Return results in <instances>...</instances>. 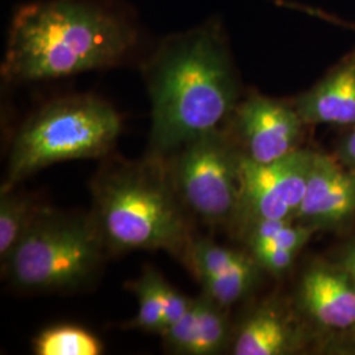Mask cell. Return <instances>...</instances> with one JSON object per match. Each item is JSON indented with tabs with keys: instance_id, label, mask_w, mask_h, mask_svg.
I'll use <instances>...</instances> for the list:
<instances>
[{
	"instance_id": "ba28073f",
	"label": "cell",
	"mask_w": 355,
	"mask_h": 355,
	"mask_svg": "<svg viewBox=\"0 0 355 355\" xmlns=\"http://www.w3.org/2000/svg\"><path fill=\"white\" fill-rule=\"evenodd\" d=\"M306 127L292 101L259 92L242 98L227 124L242 154L255 164H270L300 149Z\"/></svg>"
},
{
	"instance_id": "5bb4252c",
	"label": "cell",
	"mask_w": 355,
	"mask_h": 355,
	"mask_svg": "<svg viewBox=\"0 0 355 355\" xmlns=\"http://www.w3.org/2000/svg\"><path fill=\"white\" fill-rule=\"evenodd\" d=\"M240 233L249 248L270 245L300 253L318 230L295 220H258Z\"/></svg>"
},
{
	"instance_id": "30bf717a",
	"label": "cell",
	"mask_w": 355,
	"mask_h": 355,
	"mask_svg": "<svg viewBox=\"0 0 355 355\" xmlns=\"http://www.w3.org/2000/svg\"><path fill=\"white\" fill-rule=\"evenodd\" d=\"M354 220V171L343 166L336 155L315 152L295 221L320 232L345 228Z\"/></svg>"
},
{
	"instance_id": "e0dca14e",
	"label": "cell",
	"mask_w": 355,
	"mask_h": 355,
	"mask_svg": "<svg viewBox=\"0 0 355 355\" xmlns=\"http://www.w3.org/2000/svg\"><path fill=\"white\" fill-rule=\"evenodd\" d=\"M198 299V328L190 355L218 354L233 340L225 308L216 304L204 293Z\"/></svg>"
},
{
	"instance_id": "8992f818",
	"label": "cell",
	"mask_w": 355,
	"mask_h": 355,
	"mask_svg": "<svg viewBox=\"0 0 355 355\" xmlns=\"http://www.w3.org/2000/svg\"><path fill=\"white\" fill-rule=\"evenodd\" d=\"M242 155L225 125L164 158L189 214L209 225L233 224L240 202Z\"/></svg>"
},
{
	"instance_id": "7402d4cb",
	"label": "cell",
	"mask_w": 355,
	"mask_h": 355,
	"mask_svg": "<svg viewBox=\"0 0 355 355\" xmlns=\"http://www.w3.org/2000/svg\"><path fill=\"white\" fill-rule=\"evenodd\" d=\"M157 286H158V292H159L162 311H164V330H162L164 333L168 327L175 324L178 320L186 313L192 299H189L183 296L180 292H178L171 284L166 282L161 274H158Z\"/></svg>"
},
{
	"instance_id": "6da1fadb",
	"label": "cell",
	"mask_w": 355,
	"mask_h": 355,
	"mask_svg": "<svg viewBox=\"0 0 355 355\" xmlns=\"http://www.w3.org/2000/svg\"><path fill=\"white\" fill-rule=\"evenodd\" d=\"M152 102L149 155L167 158L228 124L241 86L221 21L164 38L142 64Z\"/></svg>"
},
{
	"instance_id": "2e32d148",
	"label": "cell",
	"mask_w": 355,
	"mask_h": 355,
	"mask_svg": "<svg viewBox=\"0 0 355 355\" xmlns=\"http://www.w3.org/2000/svg\"><path fill=\"white\" fill-rule=\"evenodd\" d=\"M37 355H99L103 345L89 330L74 325H58L44 330L33 341Z\"/></svg>"
},
{
	"instance_id": "d4e9b609",
	"label": "cell",
	"mask_w": 355,
	"mask_h": 355,
	"mask_svg": "<svg viewBox=\"0 0 355 355\" xmlns=\"http://www.w3.org/2000/svg\"><path fill=\"white\" fill-rule=\"evenodd\" d=\"M338 263L345 267L355 279V237L345 246L338 258Z\"/></svg>"
},
{
	"instance_id": "7c38bea8",
	"label": "cell",
	"mask_w": 355,
	"mask_h": 355,
	"mask_svg": "<svg viewBox=\"0 0 355 355\" xmlns=\"http://www.w3.org/2000/svg\"><path fill=\"white\" fill-rule=\"evenodd\" d=\"M305 124L355 127V49L346 53L312 87L292 99Z\"/></svg>"
},
{
	"instance_id": "44dd1931",
	"label": "cell",
	"mask_w": 355,
	"mask_h": 355,
	"mask_svg": "<svg viewBox=\"0 0 355 355\" xmlns=\"http://www.w3.org/2000/svg\"><path fill=\"white\" fill-rule=\"evenodd\" d=\"M249 250L261 268L275 277L286 274L299 255L296 252L270 245H255L249 248Z\"/></svg>"
},
{
	"instance_id": "7a4b0ae2",
	"label": "cell",
	"mask_w": 355,
	"mask_h": 355,
	"mask_svg": "<svg viewBox=\"0 0 355 355\" xmlns=\"http://www.w3.org/2000/svg\"><path fill=\"white\" fill-rule=\"evenodd\" d=\"M140 31L111 0H40L15 13L1 76L11 83L61 79L121 64Z\"/></svg>"
},
{
	"instance_id": "ffe728a7",
	"label": "cell",
	"mask_w": 355,
	"mask_h": 355,
	"mask_svg": "<svg viewBox=\"0 0 355 355\" xmlns=\"http://www.w3.org/2000/svg\"><path fill=\"white\" fill-rule=\"evenodd\" d=\"M199 318V299L191 300L190 306L186 313L178 320L175 324L168 327L161 334L165 343L166 349L175 354L190 355L191 347L195 341L196 328Z\"/></svg>"
},
{
	"instance_id": "8fae6325",
	"label": "cell",
	"mask_w": 355,
	"mask_h": 355,
	"mask_svg": "<svg viewBox=\"0 0 355 355\" xmlns=\"http://www.w3.org/2000/svg\"><path fill=\"white\" fill-rule=\"evenodd\" d=\"M305 343L303 324L279 299L266 300L254 308L233 336L232 353L236 355H288Z\"/></svg>"
},
{
	"instance_id": "5b68a950",
	"label": "cell",
	"mask_w": 355,
	"mask_h": 355,
	"mask_svg": "<svg viewBox=\"0 0 355 355\" xmlns=\"http://www.w3.org/2000/svg\"><path fill=\"white\" fill-rule=\"evenodd\" d=\"M107 254L89 215L41 207L1 263L4 275L19 290L67 292L89 284Z\"/></svg>"
},
{
	"instance_id": "52a82bcc",
	"label": "cell",
	"mask_w": 355,
	"mask_h": 355,
	"mask_svg": "<svg viewBox=\"0 0 355 355\" xmlns=\"http://www.w3.org/2000/svg\"><path fill=\"white\" fill-rule=\"evenodd\" d=\"M313 157V150L302 148L270 164L242 155L240 202L232 225L241 232L258 220H295Z\"/></svg>"
},
{
	"instance_id": "3957f363",
	"label": "cell",
	"mask_w": 355,
	"mask_h": 355,
	"mask_svg": "<svg viewBox=\"0 0 355 355\" xmlns=\"http://www.w3.org/2000/svg\"><path fill=\"white\" fill-rule=\"evenodd\" d=\"M94 223L108 254L165 250L186 263L193 237L164 158L110 159L91 182Z\"/></svg>"
},
{
	"instance_id": "603a6c76",
	"label": "cell",
	"mask_w": 355,
	"mask_h": 355,
	"mask_svg": "<svg viewBox=\"0 0 355 355\" xmlns=\"http://www.w3.org/2000/svg\"><path fill=\"white\" fill-rule=\"evenodd\" d=\"M278 4L282 7H286V8H290V10H296V11H300V12L308 13L311 16H315L318 19H322L328 23L331 24H336V26H343V28H347V29H352L355 31L354 23H350V21H346L343 19H340L331 13H328L324 10H320L316 7H309V6H304V4H299V3H295V1H284V0H278Z\"/></svg>"
},
{
	"instance_id": "ac0fdd59",
	"label": "cell",
	"mask_w": 355,
	"mask_h": 355,
	"mask_svg": "<svg viewBox=\"0 0 355 355\" xmlns=\"http://www.w3.org/2000/svg\"><path fill=\"white\" fill-rule=\"evenodd\" d=\"M158 274L154 268H146L136 282H132L129 288L135 292L139 311L128 327L133 329L145 330L161 334L164 330V311L158 292Z\"/></svg>"
},
{
	"instance_id": "4fadbf2b",
	"label": "cell",
	"mask_w": 355,
	"mask_h": 355,
	"mask_svg": "<svg viewBox=\"0 0 355 355\" xmlns=\"http://www.w3.org/2000/svg\"><path fill=\"white\" fill-rule=\"evenodd\" d=\"M261 271H263L252 254H246L233 266L212 275H204L199 280L204 295L216 304L228 308L246 297L257 286Z\"/></svg>"
},
{
	"instance_id": "9c48e42d",
	"label": "cell",
	"mask_w": 355,
	"mask_h": 355,
	"mask_svg": "<svg viewBox=\"0 0 355 355\" xmlns=\"http://www.w3.org/2000/svg\"><path fill=\"white\" fill-rule=\"evenodd\" d=\"M297 308L318 330L355 336V279L337 263L316 261L305 268L297 286Z\"/></svg>"
},
{
	"instance_id": "277c9868",
	"label": "cell",
	"mask_w": 355,
	"mask_h": 355,
	"mask_svg": "<svg viewBox=\"0 0 355 355\" xmlns=\"http://www.w3.org/2000/svg\"><path fill=\"white\" fill-rule=\"evenodd\" d=\"M120 133V114L99 96L78 94L46 103L16 133L0 192L15 190L48 166L105 157Z\"/></svg>"
},
{
	"instance_id": "d6986e66",
	"label": "cell",
	"mask_w": 355,
	"mask_h": 355,
	"mask_svg": "<svg viewBox=\"0 0 355 355\" xmlns=\"http://www.w3.org/2000/svg\"><path fill=\"white\" fill-rule=\"evenodd\" d=\"M243 255L245 253L240 250L224 248L204 239H193L184 265L190 267L199 279L204 275L218 274L228 270L236 265Z\"/></svg>"
},
{
	"instance_id": "cb8c5ba5",
	"label": "cell",
	"mask_w": 355,
	"mask_h": 355,
	"mask_svg": "<svg viewBox=\"0 0 355 355\" xmlns=\"http://www.w3.org/2000/svg\"><path fill=\"white\" fill-rule=\"evenodd\" d=\"M336 157L349 170L355 173V127L347 128L337 144Z\"/></svg>"
},
{
	"instance_id": "9a60e30c",
	"label": "cell",
	"mask_w": 355,
	"mask_h": 355,
	"mask_svg": "<svg viewBox=\"0 0 355 355\" xmlns=\"http://www.w3.org/2000/svg\"><path fill=\"white\" fill-rule=\"evenodd\" d=\"M41 207L26 195L13 190L0 193V258L11 253L16 243L24 236Z\"/></svg>"
}]
</instances>
